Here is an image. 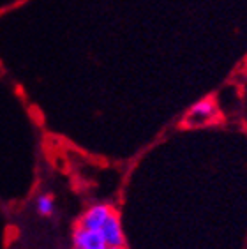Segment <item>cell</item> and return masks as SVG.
<instances>
[{
	"mask_svg": "<svg viewBox=\"0 0 247 249\" xmlns=\"http://www.w3.org/2000/svg\"><path fill=\"white\" fill-rule=\"evenodd\" d=\"M111 207L105 205V203H99V205L90 207L88 211L81 216V219L78 221V226L85 228V230H94V231H101L103 225L106 223V219L111 214Z\"/></svg>",
	"mask_w": 247,
	"mask_h": 249,
	"instance_id": "6da1fadb",
	"label": "cell"
},
{
	"mask_svg": "<svg viewBox=\"0 0 247 249\" xmlns=\"http://www.w3.org/2000/svg\"><path fill=\"white\" fill-rule=\"evenodd\" d=\"M72 242L74 248L78 249H108L109 246L106 244L105 237L101 231L85 230L81 226H76L72 231Z\"/></svg>",
	"mask_w": 247,
	"mask_h": 249,
	"instance_id": "7a4b0ae2",
	"label": "cell"
},
{
	"mask_svg": "<svg viewBox=\"0 0 247 249\" xmlns=\"http://www.w3.org/2000/svg\"><path fill=\"white\" fill-rule=\"evenodd\" d=\"M101 233H103L106 244H108L109 248H122L124 246V235H122V228H120V219L115 212L109 214V217L106 219L103 228H101Z\"/></svg>",
	"mask_w": 247,
	"mask_h": 249,
	"instance_id": "3957f363",
	"label": "cell"
},
{
	"mask_svg": "<svg viewBox=\"0 0 247 249\" xmlns=\"http://www.w3.org/2000/svg\"><path fill=\"white\" fill-rule=\"evenodd\" d=\"M215 115V106L212 101L205 99V101H200L198 105H194L191 108L189 115H187V122L189 124H205V122H209L212 117Z\"/></svg>",
	"mask_w": 247,
	"mask_h": 249,
	"instance_id": "277c9868",
	"label": "cell"
},
{
	"mask_svg": "<svg viewBox=\"0 0 247 249\" xmlns=\"http://www.w3.org/2000/svg\"><path fill=\"white\" fill-rule=\"evenodd\" d=\"M35 207H37V212L41 216H52L53 209H55V201L50 195H41L35 201Z\"/></svg>",
	"mask_w": 247,
	"mask_h": 249,
	"instance_id": "5b68a950",
	"label": "cell"
},
{
	"mask_svg": "<svg viewBox=\"0 0 247 249\" xmlns=\"http://www.w3.org/2000/svg\"><path fill=\"white\" fill-rule=\"evenodd\" d=\"M108 249H124V248H108Z\"/></svg>",
	"mask_w": 247,
	"mask_h": 249,
	"instance_id": "8992f818",
	"label": "cell"
},
{
	"mask_svg": "<svg viewBox=\"0 0 247 249\" xmlns=\"http://www.w3.org/2000/svg\"><path fill=\"white\" fill-rule=\"evenodd\" d=\"M74 249H78V248H74Z\"/></svg>",
	"mask_w": 247,
	"mask_h": 249,
	"instance_id": "52a82bcc",
	"label": "cell"
}]
</instances>
